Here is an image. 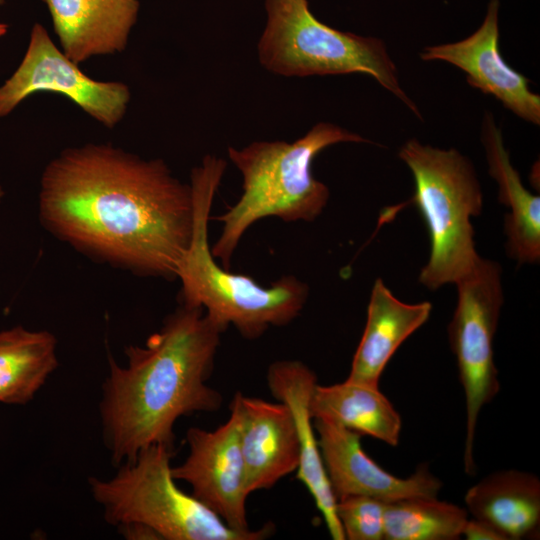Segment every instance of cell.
Returning <instances> with one entry per match:
<instances>
[{
  "mask_svg": "<svg viewBox=\"0 0 540 540\" xmlns=\"http://www.w3.org/2000/svg\"><path fill=\"white\" fill-rule=\"evenodd\" d=\"M385 502L365 495H346L337 498L336 514L345 539H384Z\"/></svg>",
  "mask_w": 540,
  "mask_h": 540,
  "instance_id": "cell-22",
  "label": "cell"
},
{
  "mask_svg": "<svg viewBox=\"0 0 540 540\" xmlns=\"http://www.w3.org/2000/svg\"><path fill=\"white\" fill-rule=\"evenodd\" d=\"M498 14L499 0H490L485 18L473 34L458 42L427 46L420 57L456 66L466 74L469 85L493 95L518 117L539 125L540 96L500 54Z\"/></svg>",
  "mask_w": 540,
  "mask_h": 540,
  "instance_id": "cell-12",
  "label": "cell"
},
{
  "mask_svg": "<svg viewBox=\"0 0 540 540\" xmlns=\"http://www.w3.org/2000/svg\"><path fill=\"white\" fill-rule=\"evenodd\" d=\"M7 30H8V25L4 23H0V38L7 33Z\"/></svg>",
  "mask_w": 540,
  "mask_h": 540,
  "instance_id": "cell-25",
  "label": "cell"
},
{
  "mask_svg": "<svg viewBox=\"0 0 540 540\" xmlns=\"http://www.w3.org/2000/svg\"><path fill=\"white\" fill-rule=\"evenodd\" d=\"M3 195H4L3 189L0 187V200L2 199Z\"/></svg>",
  "mask_w": 540,
  "mask_h": 540,
  "instance_id": "cell-26",
  "label": "cell"
},
{
  "mask_svg": "<svg viewBox=\"0 0 540 540\" xmlns=\"http://www.w3.org/2000/svg\"><path fill=\"white\" fill-rule=\"evenodd\" d=\"M462 536L467 540H508L507 536L495 525L483 519H467Z\"/></svg>",
  "mask_w": 540,
  "mask_h": 540,
  "instance_id": "cell-23",
  "label": "cell"
},
{
  "mask_svg": "<svg viewBox=\"0 0 540 540\" xmlns=\"http://www.w3.org/2000/svg\"><path fill=\"white\" fill-rule=\"evenodd\" d=\"M314 418H324L397 446L402 428L399 413L378 387L345 380L315 386L310 399Z\"/></svg>",
  "mask_w": 540,
  "mask_h": 540,
  "instance_id": "cell-19",
  "label": "cell"
},
{
  "mask_svg": "<svg viewBox=\"0 0 540 540\" xmlns=\"http://www.w3.org/2000/svg\"><path fill=\"white\" fill-rule=\"evenodd\" d=\"M481 140L488 171L499 187V201L510 211L504 218L508 255L522 264H535L540 259V198L528 191L510 161L500 128L493 115L486 112Z\"/></svg>",
  "mask_w": 540,
  "mask_h": 540,
  "instance_id": "cell-17",
  "label": "cell"
},
{
  "mask_svg": "<svg viewBox=\"0 0 540 540\" xmlns=\"http://www.w3.org/2000/svg\"><path fill=\"white\" fill-rule=\"evenodd\" d=\"M39 213L74 248L138 275L176 279L193 230L190 184L161 159L110 144L67 148L44 168Z\"/></svg>",
  "mask_w": 540,
  "mask_h": 540,
  "instance_id": "cell-1",
  "label": "cell"
},
{
  "mask_svg": "<svg viewBox=\"0 0 540 540\" xmlns=\"http://www.w3.org/2000/svg\"><path fill=\"white\" fill-rule=\"evenodd\" d=\"M432 311L428 301L405 303L382 279L372 287L365 328L346 380L378 387L379 379L402 343L427 322Z\"/></svg>",
  "mask_w": 540,
  "mask_h": 540,
  "instance_id": "cell-16",
  "label": "cell"
},
{
  "mask_svg": "<svg viewBox=\"0 0 540 540\" xmlns=\"http://www.w3.org/2000/svg\"><path fill=\"white\" fill-rule=\"evenodd\" d=\"M6 0H0V5L5 4Z\"/></svg>",
  "mask_w": 540,
  "mask_h": 540,
  "instance_id": "cell-27",
  "label": "cell"
},
{
  "mask_svg": "<svg viewBox=\"0 0 540 540\" xmlns=\"http://www.w3.org/2000/svg\"><path fill=\"white\" fill-rule=\"evenodd\" d=\"M61 50L75 63L125 50L139 0H42Z\"/></svg>",
  "mask_w": 540,
  "mask_h": 540,
  "instance_id": "cell-15",
  "label": "cell"
},
{
  "mask_svg": "<svg viewBox=\"0 0 540 540\" xmlns=\"http://www.w3.org/2000/svg\"><path fill=\"white\" fill-rule=\"evenodd\" d=\"M225 330L202 307L180 303L144 345L125 349L126 365L109 356L99 411L115 465L151 445L174 448L180 417L221 407L222 395L207 381Z\"/></svg>",
  "mask_w": 540,
  "mask_h": 540,
  "instance_id": "cell-2",
  "label": "cell"
},
{
  "mask_svg": "<svg viewBox=\"0 0 540 540\" xmlns=\"http://www.w3.org/2000/svg\"><path fill=\"white\" fill-rule=\"evenodd\" d=\"M241 417L233 398L228 420L215 430L191 427L186 432L188 454L171 473L192 488V496L238 531L250 530L245 466L240 442Z\"/></svg>",
  "mask_w": 540,
  "mask_h": 540,
  "instance_id": "cell-10",
  "label": "cell"
},
{
  "mask_svg": "<svg viewBox=\"0 0 540 540\" xmlns=\"http://www.w3.org/2000/svg\"><path fill=\"white\" fill-rule=\"evenodd\" d=\"M267 385L272 396L289 407L295 421L300 446L296 478L312 496L331 538L345 540L310 412V399L317 385L315 372L299 360H278L267 370Z\"/></svg>",
  "mask_w": 540,
  "mask_h": 540,
  "instance_id": "cell-14",
  "label": "cell"
},
{
  "mask_svg": "<svg viewBox=\"0 0 540 540\" xmlns=\"http://www.w3.org/2000/svg\"><path fill=\"white\" fill-rule=\"evenodd\" d=\"M226 166L224 159L206 155L191 172L194 221L189 246L176 269V279L181 283L180 303L202 307L226 329L231 325L242 337L256 339L270 327L292 322L307 302L309 286L286 275L265 287L216 262L208 225Z\"/></svg>",
  "mask_w": 540,
  "mask_h": 540,
  "instance_id": "cell-3",
  "label": "cell"
},
{
  "mask_svg": "<svg viewBox=\"0 0 540 540\" xmlns=\"http://www.w3.org/2000/svg\"><path fill=\"white\" fill-rule=\"evenodd\" d=\"M467 519V509L437 497L404 498L385 503L384 539L455 540Z\"/></svg>",
  "mask_w": 540,
  "mask_h": 540,
  "instance_id": "cell-21",
  "label": "cell"
},
{
  "mask_svg": "<svg viewBox=\"0 0 540 540\" xmlns=\"http://www.w3.org/2000/svg\"><path fill=\"white\" fill-rule=\"evenodd\" d=\"M369 142L338 125L320 122L294 142L255 141L236 149L228 147L231 162L241 172L243 191L238 201L216 217L222 224L211 247L225 269L243 235L260 219L312 222L326 207L330 192L312 173L315 157L338 143Z\"/></svg>",
  "mask_w": 540,
  "mask_h": 540,
  "instance_id": "cell-4",
  "label": "cell"
},
{
  "mask_svg": "<svg viewBox=\"0 0 540 540\" xmlns=\"http://www.w3.org/2000/svg\"><path fill=\"white\" fill-rule=\"evenodd\" d=\"M240 411V442L249 494L271 489L296 471L300 446L291 410L283 402H269L236 392Z\"/></svg>",
  "mask_w": 540,
  "mask_h": 540,
  "instance_id": "cell-13",
  "label": "cell"
},
{
  "mask_svg": "<svg viewBox=\"0 0 540 540\" xmlns=\"http://www.w3.org/2000/svg\"><path fill=\"white\" fill-rule=\"evenodd\" d=\"M399 158L414 178L408 203L420 211L429 232L430 257L419 281L430 290L456 283L477 263L471 218L481 214L483 194L471 161L456 149H440L411 139Z\"/></svg>",
  "mask_w": 540,
  "mask_h": 540,
  "instance_id": "cell-5",
  "label": "cell"
},
{
  "mask_svg": "<svg viewBox=\"0 0 540 540\" xmlns=\"http://www.w3.org/2000/svg\"><path fill=\"white\" fill-rule=\"evenodd\" d=\"M314 428L326 474L337 498L365 495L385 503L411 497H437L442 482L426 465L408 478L382 469L362 449L361 434L324 418H314Z\"/></svg>",
  "mask_w": 540,
  "mask_h": 540,
  "instance_id": "cell-11",
  "label": "cell"
},
{
  "mask_svg": "<svg viewBox=\"0 0 540 540\" xmlns=\"http://www.w3.org/2000/svg\"><path fill=\"white\" fill-rule=\"evenodd\" d=\"M173 450L151 445L119 465L113 477L89 478L91 495L108 523L144 524L161 540H262L272 534L271 523L256 530H234L192 494L183 492L171 473Z\"/></svg>",
  "mask_w": 540,
  "mask_h": 540,
  "instance_id": "cell-6",
  "label": "cell"
},
{
  "mask_svg": "<svg viewBox=\"0 0 540 540\" xmlns=\"http://www.w3.org/2000/svg\"><path fill=\"white\" fill-rule=\"evenodd\" d=\"M267 22L258 43L264 68L286 77L364 73L401 100L417 117L401 88L384 42L336 30L320 22L307 0H265Z\"/></svg>",
  "mask_w": 540,
  "mask_h": 540,
  "instance_id": "cell-7",
  "label": "cell"
},
{
  "mask_svg": "<svg viewBox=\"0 0 540 540\" xmlns=\"http://www.w3.org/2000/svg\"><path fill=\"white\" fill-rule=\"evenodd\" d=\"M457 304L447 327L466 406L464 470L474 475V439L479 414L500 390L493 339L504 303L501 267L480 257L456 283Z\"/></svg>",
  "mask_w": 540,
  "mask_h": 540,
  "instance_id": "cell-8",
  "label": "cell"
},
{
  "mask_svg": "<svg viewBox=\"0 0 540 540\" xmlns=\"http://www.w3.org/2000/svg\"><path fill=\"white\" fill-rule=\"evenodd\" d=\"M119 533L128 540H161L150 527L140 523H125L116 526Z\"/></svg>",
  "mask_w": 540,
  "mask_h": 540,
  "instance_id": "cell-24",
  "label": "cell"
},
{
  "mask_svg": "<svg viewBox=\"0 0 540 540\" xmlns=\"http://www.w3.org/2000/svg\"><path fill=\"white\" fill-rule=\"evenodd\" d=\"M55 336L15 326L0 331V403L30 402L58 366Z\"/></svg>",
  "mask_w": 540,
  "mask_h": 540,
  "instance_id": "cell-20",
  "label": "cell"
},
{
  "mask_svg": "<svg viewBox=\"0 0 540 540\" xmlns=\"http://www.w3.org/2000/svg\"><path fill=\"white\" fill-rule=\"evenodd\" d=\"M39 92L64 95L107 128L124 118L131 98L125 83L98 81L83 73L54 44L46 28L35 23L21 63L0 85V118Z\"/></svg>",
  "mask_w": 540,
  "mask_h": 540,
  "instance_id": "cell-9",
  "label": "cell"
},
{
  "mask_svg": "<svg viewBox=\"0 0 540 540\" xmlns=\"http://www.w3.org/2000/svg\"><path fill=\"white\" fill-rule=\"evenodd\" d=\"M464 501L472 517L492 523L508 540L527 538L538 530L540 480L532 473H491L467 490Z\"/></svg>",
  "mask_w": 540,
  "mask_h": 540,
  "instance_id": "cell-18",
  "label": "cell"
}]
</instances>
